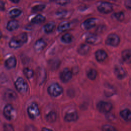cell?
<instances>
[{
	"instance_id": "cell-17",
	"label": "cell",
	"mask_w": 131,
	"mask_h": 131,
	"mask_svg": "<svg viewBox=\"0 0 131 131\" xmlns=\"http://www.w3.org/2000/svg\"><path fill=\"white\" fill-rule=\"evenodd\" d=\"M95 56L96 60L98 61L102 62L106 58L107 55L105 51L103 50H98L95 52Z\"/></svg>"
},
{
	"instance_id": "cell-37",
	"label": "cell",
	"mask_w": 131,
	"mask_h": 131,
	"mask_svg": "<svg viewBox=\"0 0 131 131\" xmlns=\"http://www.w3.org/2000/svg\"><path fill=\"white\" fill-rule=\"evenodd\" d=\"M125 6L128 9H131V0H126L124 2Z\"/></svg>"
},
{
	"instance_id": "cell-13",
	"label": "cell",
	"mask_w": 131,
	"mask_h": 131,
	"mask_svg": "<svg viewBox=\"0 0 131 131\" xmlns=\"http://www.w3.org/2000/svg\"><path fill=\"white\" fill-rule=\"evenodd\" d=\"M24 43L20 40L17 37L12 38L9 42V47L13 49H17L20 48Z\"/></svg>"
},
{
	"instance_id": "cell-15",
	"label": "cell",
	"mask_w": 131,
	"mask_h": 131,
	"mask_svg": "<svg viewBox=\"0 0 131 131\" xmlns=\"http://www.w3.org/2000/svg\"><path fill=\"white\" fill-rule=\"evenodd\" d=\"M96 25V19L90 18L86 19L82 24L83 27L86 30H89L93 28Z\"/></svg>"
},
{
	"instance_id": "cell-38",
	"label": "cell",
	"mask_w": 131,
	"mask_h": 131,
	"mask_svg": "<svg viewBox=\"0 0 131 131\" xmlns=\"http://www.w3.org/2000/svg\"><path fill=\"white\" fill-rule=\"evenodd\" d=\"M5 9V3L2 0H0V11H4Z\"/></svg>"
},
{
	"instance_id": "cell-31",
	"label": "cell",
	"mask_w": 131,
	"mask_h": 131,
	"mask_svg": "<svg viewBox=\"0 0 131 131\" xmlns=\"http://www.w3.org/2000/svg\"><path fill=\"white\" fill-rule=\"evenodd\" d=\"M17 37L21 40L24 43H26L27 41L28 40V35L25 32H23L20 33L19 35H18Z\"/></svg>"
},
{
	"instance_id": "cell-27",
	"label": "cell",
	"mask_w": 131,
	"mask_h": 131,
	"mask_svg": "<svg viewBox=\"0 0 131 131\" xmlns=\"http://www.w3.org/2000/svg\"><path fill=\"white\" fill-rule=\"evenodd\" d=\"M23 72L26 77L28 79H31L34 75L33 71L29 68H24L23 70Z\"/></svg>"
},
{
	"instance_id": "cell-21",
	"label": "cell",
	"mask_w": 131,
	"mask_h": 131,
	"mask_svg": "<svg viewBox=\"0 0 131 131\" xmlns=\"http://www.w3.org/2000/svg\"><path fill=\"white\" fill-rule=\"evenodd\" d=\"M90 50V47L86 44H81L78 48V53L81 55L87 54Z\"/></svg>"
},
{
	"instance_id": "cell-29",
	"label": "cell",
	"mask_w": 131,
	"mask_h": 131,
	"mask_svg": "<svg viewBox=\"0 0 131 131\" xmlns=\"http://www.w3.org/2000/svg\"><path fill=\"white\" fill-rule=\"evenodd\" d=\"M21 13V11L18 9H12L9 12V15L12 18H15L19 16Z\"/></svg>"
},
{
	"instance_id": "cell-36",
	"label": "cell",
	"mask_w": 131,
	"mask_h": 131,
	"mask_svg": "<svg viewBox=\"0 0 131 131\" xmlns=\"http://www.w3.org/2000/svg\"><path fill=\"white\" fill-rule=\"evenodd\" d=\"M67 12L65 11H59L56 14V15L59 17V18H63L67 14Z\"/></svg>"
},
{
	"instance_id": "cell-19",
	"label": "cell",
	"mask_w": 131,
	"mask_h": 131,
	"mask_svg": "<svg viewBox=\"0 0 131 131\" xmlns=\"http://www.w3.org/2000/svg\"><path fill=\"white\" fill-rule=\"evenodd\" d=\"M120 115L124 120L126 121H131V111L129 109L122 110L120 112Z\"/></svg>"
},
{
	"instance_id": "cell-18",
	"label": "cell",
	"mask_w": 131,
	"mask_h": 131,
	"mask_svg": "<svg viewBox=\"0 0 131 131\" xmlns=\"http://www.w3.org/2000/svg\"><path fill=\"white\" fill-rule=\"evenodd\" d=\"M16 64V60L14 56H11L7 58L5 62V67L8 69L14 68Z\"/></svg>"
},
{
	"instance_id": "cell-26",
	"label": "cell",
	"mask_w": 131,
	"mask_h": 131,
	"mask_svg": "<svg viewBox=\"0 0 131 131\" xmlns=\"http://www.w3.org/2000/svg\"><path fill=\"white\" fill-rule=\"evenodd\" d=\"M61 40L64 43H70L73 40V36L69 33H66L62 36Z\"/></svg>"
},
{
	"instance_id": "cell-5",
	"label": "cell",
	"mask_w": 131,
	"mask_h": 131,
	"mask_svg": "<svg viewBox=\"0 0 131 131\" xmlns=\"http://www.w3.org/2000/svg\"><path fill=\"white\" fill-rule=\"evenodd\" d=\"M98 10L103 13H109L113 10L112 5L106 2H101L97 5Z\"/></svg>"
},
{
	"instance_id": "cell-6",
	"label": "cell",
	"mask_w": 131,
	"mask_h": 131,
	"mask_svg": "<svg viewBox=\"0 0 131 131\" xmlns=\"http://www.w3.org/2000/svg\"><path fill=\"white\" fill-rule=\"evenodd\" d=\"M98 110L102 113H107L110 112L112 108V104L108 102L100 101L97 104Z\"/></svg>"
},
{
	"instance_id": "cell-20",
	"label": "cell",
	"mask_w": 131,
	"mask_h": 131,
	"mask_svg": "<svg viewBox=\"0 0 131 131\" xmlns=\"http://www.w3.org/2000/svg\"><path fill=\"white\" fill-rule=\"evenodd\" d=\"M19 25L18 23L16 20H11L8 22L6 28L9 31H12L17 29Z\"/></svg>"
},
{
	"instance_id": "cell-24",
	"label": "cell",
	"mask_w": 131,
	"mask_h": 131,
	"mask_svg": "<svg viewBox=\"0 0 131 131\" xmlns=\"http://www.w3.org/2000/svg\"><path fill=\"white\" fill-rule=\"evenodd\" d=\"M55 28V24L53 23H48L43 26V31L46 33H51Z\"/></svg>"
},
{
	"instance_id": "cell-39",
	"label": "cell",
	"mask_w": 131,
	"mask_h": 131,
	"mask_svg": "<svg viewBox=\"0 0 131 131\" xmlns=\"http://www.w3.org/2000/svg\"><path fill=\"white\" fill-rule=\"evenodd\" d=\"M41 131H53V130L51 129H49V128H48L46 127H43L42 128Z\"/></svg>"
},
{
	"instance_id": "cell-28",
	"label": "cell",
	"mask_w": 131,
	"mask_h": 131,
	"mask_svg": "<svg viewBox=\"0 0 131 131\" xmlns=\"http://www.w3.org/2000/svg\"><path fill=\"white\" fill-rule=\"evenodd\" d=\"M87 76L90 80H94L97 76V72L95 69H91L87 72Z\"/></svg>"
},
{
	"instance_id": "cell-33",
	"label": "cell",
	"mask_w": 131,
	"mask_h": 131,
	"mask_svg": "<svg viewBox=\"0 0 131 131\" xmlns=\"http://www.w3.org/2000/svg\"><path fill=\"white\" fill-rule=\"evenodd\" d=\"M102 131H118L115 127L110 125H104L102 127Z\"/></svg>"
},
{
	"instance_id": "cell-25",
	"label": "cell",
	"mask_w": 131,
	"mask_h": 131,
	"mask_svg": "<svg viewBox=\"0 0 131 131\" xmlns=\"http://www.w3.org/2000/svg\"><path fill=\"white\" fill-rule=\"evenodd\" d=\"M45 17L41 14H38L36 15L32 19V22L35 24H39L43 23L45 20Z\"/></svg>"
},
{
	"instance_id": "cell-4",
	"label": "cell",
	"mask_w": 131,
	"mask_h": 131,
	"mask_svg": "<svg viewBox=\"0 0 131 131\" xmlns=\"http://www.w3.org/2000/svg\"><path fill=\"white\" fill-rule=\"evenodd\" d=\"M3 114L5 117L8 120L14 119L16 116V111L13 106L10 104L5 105L4 108Z\"/></svg>"
},
{
	"instance_id": "cell-3",
	"label": "cell",
	"mask_w": 131,
	"mask_h": 131,
	"mask_svg": "<svg viewBox=\"0 0 131 131\" xmlns=\"http://www.w3.org/2000/svg\"><path fill=\"white\" fill-rule=\"evenodd\" d=\"M27 113L31 119H36L40 115V111L37 104L35 102L32 103L27 108Z\"/></svg>"
},
{
	"instance_id": "cell-41",
	"label": "cell",
	"mask_w": 131,
	"mask_h": 131,
	"mask_svg": "<svg viewBox=\"0 0 131 131\" xmlns=\"http://www.w3.org/2000/svg\"><path fill=\"white\" fill-rule=\"evenodd\" d=\"M2 37V32L0 31V38H1Z\"/></svg>"
},
{
	"instance_id": "cell-16",
	"label": "cell",
	"mask_w": 131,
	"mask_h": 131,
	"mask_svg": "<svg viewBox=\"0 0 131 131\" xmlns=\"http://www.w3.org/2000/svg\"><path fill=\"white\" fill-rule=\"evenodd\" d=\"M123 60L127 63L131 64V50L126 49L123 50L121 53Z\"/></svg>"
},
{
	"instance_id": "cell-23",
	"label": "cell",
	"mask_w": 131,
	"mask_h": 131,
	"mask_svg": "<svg viewBox=\"0 0 131 131\" xmlns=\"http://www.w3.org/2000/svg\"><path fill=\"white\" fill-rule=\"evenodd\" d=\"M70 27V24L67 21L61 22L58 26L57 30L59 32H64L67 30Z\"/></svg>"
},
{
	"instance_id": "cell-10",
	"label": "cell",
	"mask_w": 131,
	"mask_h": 131,
	"mask_svg": "<svg viewBox=\"0 0 131 131\" xmlns=\"http://www.w3.org/2000/svg\"><path fill=\"white\" fill-rule=\"evenodd\" d=\"M85 41L90 44H95L98 42L99 37L97 35L93 33H87L85 36Z\"/></svg>"
},
{
	"instance_id": "cell-1",
	"label": "cell",
	"mask_w": 131,
	"mask_h": 131,
	"mask_svg": "<svg viewBox=\"0 0 131 131\" xmlns=\"http://www.w3.org/2000/svg\"><path fill=\"white\" fill-rule=\"evenodd\" d=\"M14 85L18 92L21 94L26 93L28 89V85L27 82L21 77L17 78L14 82Z\"/></svg>"
},
{
	"instance_id": "cell-9",
	"label": "cell",
	"mask_w": 131,
	"mask_h": 131,
	"mask_svg": "<svg viewBox=\"0 0 131 131\" xmlns=\"http://www.w3.org/2000/svg\"><path fill=\"white\" fill-rule=\"evenodd\" d=\"M78 119L77 113L74 110H70L66 113L64 117V120L66 122L75 121Z\"/></svg>"
},
{
	"instance_id": "cell-12",
	"label": "cell",
	"mask_w": 131,
	"mask_h": 131,
	"mask_svg": "<svg viewBox=\"0 0 131 131\" xmlns=\"http://www.w3.org/2000/svg\"><path fill=\"white\" fill-rule=\"evenodd\" d=\"M47 43L42 39H38L34 45V49L36 52H39L44 49Z\"/></svg>"
},
{
	"instance_id": "cell-32",
	"label": "cell",
	"mask_w": 131,
	"mask_h": 131,
	"mask_svg": "<svg viewBox=\"0 0 131 131\" xmlns=\"http://www.w3.org/2000/svg\"><path fill=\"white\" fill-rule=\"evenodd\" d=\"M115 18L118 21H123L124 19V14L122 12H118L114 14Z\"/></svg>"
},
{
	"instance_id": "cell-8",
	"label": "cell",
	"mask_w": 131,
	"mask_h": 131,
	"mask_svg": "<svg viewBox=\"0 0 131 131\" xmlns=\"http://www.w3.org/2000/svg\"><path fill=\"white\" fill-rule=\"evenodd\" d=\"M59 77L62 82L67 83L72 79V73L69 69L65 68L60 72Z\"/></svg>"
},
{
	"instance_id": "cell-7",
	"label": "cell",
	"mask_w": 131,
	"mask_h": 131,
	"mask_svg": "<svg viewBox=\"0 0 131 131\" xmlns=\"http://www.w3.org/2000/svg\"><path fill=\"white\" fill-rule=\"evenodd\" d=\"M120 42L119 37L116 34L112 33L108 35L105 40V43L108 46L116 47Z\"/></svg>"
},
{
	"instance_id": "cell-30",
	"label": "cell",
	"mask_w": 131,
	"mask_h": 131,
	"mask_svg": "<svg viewBox=\"0 0 131 131\" xmlns=\"http://www.w3.org/2000/svg\"><path fill=\"white\" fill-rule=\"evenodd\" d=\"M46 6L43 4H39V5H37L34 6L32 9H31V11L33 13H36L38 12H40L42 11L45 8Z\"/></svg>"
},
{
	"instance_id": "cell-34",
	"label": "cell",
	"mask_w": 131,
	"mask_h": 131,
	"mask_svg": "<svg viewBox=\"0 0 131 131\" xmlns=\"http://www.w3.org/2000/svg\"><path fill=\"white\" fill-rule=\"evenodd\" d=\"M4 131H14V129L13 126L10 124H5L4 125Z\"/></svg>"
},
{
	"instance_id": "cell-40",
	"label": "cell",
	"mask_w": 131,
	"mask_h": 131,
	"mask_svg": "<svg viewBox=\"0 0 131 131\" xmlns=\"http://www.w3.org/2000/svg\"><path fill=\"white\" fill-rule=\"evenodd\" d=\"M13 3H18L19 2V0H10Z\"/></svg>"
},
{
	"instance_id": "cell-14",
	"label": "cell",
	"mask_w": 131,
	"mask_h": 131,
	"mask_svg": "<svg viewBox=\"0 0 131 131\" xmlns=\"http://www.w3.org/2000/svg\"><path fill=\"white\" fill-rule=\"evenodd\" d=\"M4 97L7 100L13 101L17 98V94L13 90L7 89L4 93Z\"/></svg>"
},
{
	"instance_id": "cell-2",
	"label": "cell",
	"mask_w": 131,
	"mask_h": 131,
	"mask_svg": "<svg viewBox=\"0 0 131 131\" xmlns=\"http://www.w3.org/2000/svg\"><path fill=\"white\" fill-rule=\"evenodd\" d=\"M48 92L51 96L56 97L60 96L62 93L63 89L58 83H54L48 87Z\"/></svg>"
},
{
	"instance_id": "cell-11",
	"label": "cell",
	"mask_w": 131,
	"mask_h": 131,
	"mask_svg": "<svg viewBox=\"0 0 131 131\" xmlns=\"http://www.w3.org/2000/svg\"><path fill=\"white\" fill-rule=\"evenodd\" d=\"M114 73L116 77L119 79H123L126 75L125 70L120 66H116L115 67Z\"/></svg>"
},
{
	"instance_id": "cell-35",
	"label": "cell",
	"mask_w": 131,
	"mask_h": 131,
	"mask_svg": "<svg viewBox=\"0 0 131 131\" xmlns=\"http://www.w3.org/2000/svg\"><path fill=\"white\" fill-rule=\"evenodd\" d=\"M56 3L59 5L64 6L69 3L70 0H56Z\"/></svg>"
},
{
	"instance_id": "cell-22",
	"label": "cell",
	"mask_w": 131,
	"mask_h": 131,
	"mask_svg": "<svg viewBox=\"0 0 131 131\" xmlns=\"http://www.w3.org/2000/svg\"><path fill=\"white\" fill-rule=\"evenodd\" d=\"M45 118L46 120L50 123H53L56 119V114L54 111H50L46 115Z\"/></svg>"
}]
</instances>
